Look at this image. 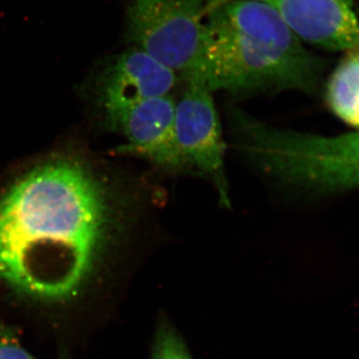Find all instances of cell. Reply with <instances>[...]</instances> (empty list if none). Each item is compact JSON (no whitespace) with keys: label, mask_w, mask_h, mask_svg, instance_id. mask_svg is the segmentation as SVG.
<instances>
[{"label":"cell","mask_w":359,"mask_h":359,"mask_svg":"<svg viewBox=\"0 0 359 359\" xmlns=\"http://www.w3.org/2000/svg\"><path fill=\"white\" fill-rule=\"evenodd\" d=\"M107 193L72 160L34 168L0 198V283L33 299L76 294L107 237Z\"/></svg>","instance_id":"obj_1"},{"label":"cell","mask_w":359,"mask_h":359,"mask_svg":"<svg viewBox=\"0 0 359 359\" xmlns=\"http://www.w3.org/2000/svg\"><path fill=\"white\" fill-rule=\"evenodd\" d=\"M197 69L210 91L233 95L299 90L314 94L327 62L304 48L280 13L261 0H236L207 14Z\"/></svg>","instance_id":"obj_2"},{"label":"cell","mask_w":359,"mask_h":359,"mask_svg":"<svg viewBox=\"0 0 359 359\" xmlns=\"http://www.w3.org/2000/svg\"><path fill=\"white\" fill-rule=\"evenodd\" d=\"M233 144L257 171L292 191L327 194L359 187V131L323 136L278 128L229 110Z\"/></svg>","instance_id":"obj_3"},{"label":"cell","mask_w":359,"mask_h":359,"mask_svg":"<svg viewBox=\"0 0 359 359\" xmlns=\"http://www.w3.org/2000/svg\"><path fill=\"white\" fill-rule=\"evenodd\" d=\"M126 39L133 48L182 77L197 69L204 48L208 0H124Z\"/></svg>","instance_id":"obj_4"},{"label":"cell","mask_w":359,"mask_h":359,"mask_svg":"<svg viewBox=\"0 0 359 359\" xmlns=\"http://www.w3.org/2000/svg\"><path fill=\"white\" fill-rule=\"evenodd\" d=\"M186 81L185 92L175 111V132L180 150L190 169L197 170L214 185L222 207L231 209L224 167L226 145L212 92L199 79Z\"/></svg>","instance_id":"obj_5"},{"label":"cell","mask_w":359,"mask_h":359,"mask_svg":"<svg viewBox=\"0 0 359 359\" xmlns=\"http://www.w3.org/2000/svg\"><path fill=\"white\" fill-rule=\"evenodd\" d=\"M175 111L173 97H155L118 111L107 120L126 137V152L150 161L168 173L181 174L191 169L177 142Z\"/></svg>","instance_id":"obj_6"},{"label":"cell","mask_w":359,"mask_h":359,"mask_svg":"<svg viewBox=\"0 0 359 359\" xmlns=\"http://www.w3.org/2000/svg\"><path fill=\"white\" fill-rule=\"evenodd\" d=\"M283 16L302 41L328 50L359 49L354 0H261Z\"/></svg>","instance_id":"obj_7"},{"label":"cell","mask_w":359,"mask_h":359,"mask_svg":"<svg viewBox=\"0 0 359 359\" xmlns=\"http://www.w3.org/2000/svg\"><path fill=\"white\" fill-rule=\"evenodd\" d=\"M177 74L145 52L133 48L115 56L99 78L106 117L134 104L170 95Z\"/></svg>","instance_id":"obj_8"},{"label":"cell","mask_w":359,"mask_h":359,"mask_svg":"<svg viewBox=\"0 0 359 359\" xmlns=\"http://www.w3.org/2000/svg\"><path fill=\"white\" fill-rule=\"evenodd\" d=\"M325 98L337 117L359 130V51L353 52L335 68Z\"/></svg>","instance_id":"obj_9"},{"label":"cell","mask_w":359,"mask_h":359,"mask_svg":"<svg viewBox=\"0 0 359 359\" xmlns=\"http://www.w3.org/2000/svg\"><path fill=\"white\" fill-rule=\"evenodd\" d=\"M152 359H192L181 339L168 328H163L156 340Z\"/></svg>","instance_id":"obj_10"},{"label":"cell","mask_w":359,"mask_h":359,"mask_svg":"<svg viewBox=\"0 0 359 359\" xmlns=\"http://www.w3.org/2000/svg\"><path fill=\"white\" fill-rule=\"evenodd\" d=\"M0 359H34L21 344L14 328L0 320Z\"/></svg>","instance_id":"obj_11"},{"label":"cell","mask_w":359,"mask_h":359,"mask_svg":"<svg viewBox=\"0 0 359 359\" xmlns=\"http://www.w3.org/2000/svg\"><path fill=\"white\" fill-rule=\"evenodd\" d=\"M231 1H236V0H208L207 14L218 8V7Z\"/></svg>","instance_id":"obj_12"}]
</instances>
